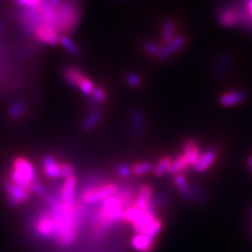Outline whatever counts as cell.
I'll list each match as a JSON object with an SVG mask.
<instances>
[{
    "instance_id": "ffe728a7",
    "label": "cell",
    "mask_w": 252,
    "mask_h": 252,
    "mask_svg": "<svg viewBox=\"0 0 252 252\" xmlns=\"http://www.w3.org/2000/svg\"><path fill=\"white\" fill-rule=\"evenodd\" d=\"M130 125H131L132 131L135 135L140 136L143 133L145 121H144L143 113H142L140 109L132 110L131 116H130Z\"/></svg>"
},
{
    "instance_id": "8fae6325",
    "label": "cell",
    "mask_w": 252,
    "mask_h": 252,
    "mask_svg": "<svg viewBox=\"0 0 252 252\" xmlns=\"http://www.w3.org/2000/svg\"><path fill=\"white\" fill-rule=\"evenodd\" d=\"M156 245V239L146 234L136 233L131 239V246L138 252H152Z\"/></svg>"
},
{
    "instance_id": "4316f807",
    "label": "cell",
    "mask_w": 252,
    "mask_h": 252,
    "mask_svg": "<svg viewBox=\"0 0 252 252\" xmlns=\"http://www.w3.org/2000/svg\"><path fill=\"white\" fill-rule=\"evenodd\" d=\"M170 163H171V159L169 157L167 156L162 157L159 160V162H158V164L155 165L154 172L156 177H162L165 175V173H167L170 166Z\"/></svg>"
},
{
    "instance_id": "f35d334b",
    "label": "cell",
    "mask_w": 252,
    "mask_h": 252,
    "mask_svg": "<svg viewBox=\"0 0 252 252\" xmlns=\"http://www.w3.org/2000/svg\"><path fill=\"white\" fill-rule=\"evenodd\" d=\"M251 216H252V208H251Z\"/></svg>"
},
{
    "instance_id": "e575fe53",
    "label": "cell",
    "mask_w": 252,
    "mask_h": 252,
    "mask_svg": "<svg viewBox=\"0 0 252 252\" xmlns=\"http://www.w3.org/2000/svg\"><path fill=\"white\" fill-rule=\"evenodd\" d=\"M20 7H27V6H36L40 3L41 0H14Z\"/></svg>"
},
{
    "instance_id": "4dcf8cb0",
    "label": "cell",
    "mask_w": 252,
    "mask_h": 252,
    "mask_svg": "<svg viewBox=\"0 0 252 252\" xmlns=\"http://www.w3.org/2000/svg\"><path fill=\"white\" fill-rule=\"evenodd\" d=\"M59 172H60V178H67L69 176L74 175V167L73 165H70L69 163L62 162L59 163Z\"/></svg>"
},
{
    "instance_id": "74e56055",
    "label": "cell",
    "mask_w": 252,
    "mask_h": 252,
    "mask_svg": "<svg viewBox=\"0 0 252 252\" xmlns=\"http://www.w3.org/2000/svg\"><path fill=\"white\" fill-rule=\"evenodd\" d=\"M4 28H5L4 23L2 21H0V33H1V32L4 30Z\"/></svg>"
},
{
    "instance_id": "d4e9b609",
    "label": "cell",
    "mask_w": 252,
    "mask_h": 252,
    "mask_svg": "<svg viewBox=\"0 0 252 252\" xmlns=\"http://www.w3.org/2000/svg\"><path fill=\"white\" fill-rule=\"evenodd\" d=\"M175 33H176V23L172 20H167L164 23L162 28V35H161L162 42H164L165 44L169 42L170 40H172V39L176 37Z\"/></svg>"
},
{
    "instance_id": "9a60e30c",
    "label": "cell",
    "mask_w": 252,
    "mask_h": 252,
    "mask_svg": "<svg viewBox=\"0 0 252 252\" xmlns=\"http://www.w3.org/2000/svg\"><path fill=\"white\" fill-rule=\"evenodd\" d=\"M183 155L185 156L189 166H194L200 158V148L194 140H188L183 146Z\"/></svg>"
},
{
    "instance_id": "7c38bea8",
    "label": "cell",
    "mask_w": 252,
    "mask_h": 252,
    "mask_svg": "<svg viewBox=\"0 0 252 252\" xmlns=\"http://www.w3.org/2000/svg\"><path fill=\"white\" fill-rule=\"evenodd\" d=\"M217 158H218L217 149L209 148L207 151H205L202 155H200L199 160L193 167L198 172L206 171L215 164V162L217 161Z\"/></svg>"
},
{
    "instance_id": "6da1fadb",
    "label": "cell",
    "mask_w": 252,
    "mask_h": 252,
    "mask_svg": "<svg viewBox=\"0 0 252 252\" xmlns=\"http://www.w3.org/2000/svg\"><path fill=\"white\" fill-rule=\"evenodd\" d=\"M44 200L55 224L53 241L61 248H69L77 240L84 218V207L79 202L73 206L62 204L57 193L47 192Z\"/></svg>"
},
{
    "instance_id": "cb8c5ba5",
    "label": "cell",
    "mask_w": 252,
    "mask_h": 252,
    "mask_svg": "<svg viewBox=\"0 0 252 252\" xmlns=\"http://www.w3.org/2000/svg\"><path fill=\"white\" fill-rule=\"evenodd\" d=\"M155 169V164L151 162H139L131 166V175L136 177H141L148 175Z\"/></svg>"
},
{
    "instance_id": "7a4b0ae2",
    "label": "cell",
    "mask_w": 252,
    "mask_h": 252,
    "mask_svg": "<svg viewBox=\"0 0 252 252\" xmlns=\"http://www.w3.org/2000/svg\"><path fill=\"white\" fill-rule=\"evenodd\" d=\"M81 14L79 11L76 0H62L57 7L56 29L60 35L70 34L76 30L80 22Z\"/></svg>"
},
{
    "instance_id": "3957f363",
    "label": "cell",
    "mask_w": 252,
    "mask_h": 252,
    "mask_svg": "<svg viewBox=\"0 0 252 252\" xmlns=\"http://www.w3.org/2000/svg\"><path fill=\"white\" fill-rule=\"evenodd\" d=\"M118 186L114 182L93 183L86 186L81 192V203L84 205H96L104 200L115 196L118 192Z\"/></svg>"
},
{
    "instance_id": "8992f818",
    "label": "cell",
    "mask_w": 252,
    "mask_h": 252,
    "mask_svg": "<svg viewBox=\"0 0 252 252\" xmlns=\"http://www.w3.org/2000/svg\"><path fill=\"white\" fill-rule=\"evenodd\" d=\"M4 191L6 201L12 207H17L20 204L26 203L31 194L28 189L14 184L11 180H7L4 182Z\"/></svg>"
},
{
    "instance_id": "e0dca14e",
    "label": "cell",
    "mask_w": 252,
    "mask_h": 252,
    "mask_svg": "<svg viewBox=\"0 0 252 252\" xmlns=\"http://www.w3.org/2000/svg\"><path fill=\"white\" fill-rule=\"evenodd\" d=\"M173 182H175V185L179 190V192L181 193V195H182L186 201H189V202L194 201L192 186L187 182L186 178L183 175H181V173L176 175L175 179H173Z\"/></svg>"
},
{
    "instance_id": "7402d4cb",
    "label": "cell",
    "mask_w": 252,
    "mask_h": 252,
    "mask_svg": "<svg viewBox=\"0 0 252 252\" xmlns=\"http://www.w3.org/2000/svg\"><path fill=\"white\" fill-rule=\"evenodd\" d=\"M189 166L188 162L186 160V158L184 155H180L178 156L175 160H171L170 166L168 169V173L171 176H176L179 175L181 171H183Z\"/></svg>"
},
{
    "instance_id": "1f68e13d",
    "label": "cell",
    "mask_w": 252,
    "mask_h": 252,
    "mask_svg": "<svg viewBox=\"0 0 252 252\" xmlns=\"http://www.w3.org/2000/svg\"><path fill=\"white\" fill-rule=\"evenodd\" d=\"M126 82H127V85L130 86V88L136 89L141 85L142 79L137 73H129L126 76Z\"/></svg>"
},
{
    "instance_id": "ac0fdd59",
    "label": "cell",
    "mask_w": 252,
    "mask_h": 252,
    "mask_svg": "<svg viewBox=\"0 0 252 252\" xmlns=\"http://www.w3.org/2000/svg\"><path fill=\"white\" fill-rule=\"evenodd\" d=\"M42 166H43V173L47 178H51V179L60 178L59 163L53 156L47 155L43 158Z\"/></svg>"
},
{
    "instance_id": "603a6c76",
    "label": "cell",
    "mask_w": 252,
    "mask_h": 252,
    "mask_svg": "<svg viewBox=\"0 0 252 252\" xmlns=\"http://www.w3.org/2000/svg\"><path fill=\"white\" fill-rule=\"evenodd\" d=\"M162 227H163V224L161 222V220L157 217L151 224L145 226L143 229H141L138 233L146 234L148 236H151V238L156 239L157 236L160 234V232L162 230Z\"/></svg>"
},
{
    "instance_id": "484cf974",
    "label": "cell",
    "mask_w": 252,
    "mask_h": 252,
    "mask_svg": "<svg viewBox=\"0 0 252 252\" xmlns=\"http://www.w3.org/2000/svg\"><path fill=\"white\" fill-rule=\"evenodd\" d=\"M231 66V57L228 54H223L220 55L217 65H216V69H217V74L219 76H224L229 67Z\"/></svg>"
},
{
    "instance_id": "d6a6232c",
    "label": "cell",
    "mask_w": 252,
    "mask_h": 252,
    "mask_svg": "<svg viewBox=\"0 0 252 252\" xmlns=\"http://www.w3.org/2000/svg\"><path fill=\"white\" fill-rule=\"evenodd\" d=\"M116 171L118 173V176H120L121 178H129L131 176V167L129 165L124 163L118 165Z\"/></svg>"
},
{
    "instance_id": "83f0119b",
    "label": "cell",
    "mask_w": 252,
    "mask_h": 252,
    "mask_svg": "<svg viewBox=\"0 0 252 252\" xmlns=\"http://www.w3.org/2000/svg\"><path fill=\"white\" fill-rule=\"evenodd\" d=\"M77 88L80 90V92L84 94V96L91 97V94H92L94 89L96 88V86H94V83L91 80V79L88 76L84 75L81 78V80L79 81Z\"/></svg>"
},
{
    "instance_id": "f1b7e54d",
    "label": "cell",
    "mask_w": 252,
    "mask_h": 252,
    "mask_svg": "<svg viewBox=\"0 0 252 252\" xmlns=\"http://www.w3.org/2000/svg\"><path fill=\"white\" fill-rule=\"evenodd\" d=\"M91 97L93 101L96 102V103H103L106 100V93L102 88H94Z\"/></svg>"
},
{
    "instance_id": "d6986e66",
    "label": "cell",
    "mask_w": 252,
    "mask_h": 252,
    "mask_svg": "<svg viewBox=\"0 0 252 252\" xmlns=\"http://www.w3.org/2000/svg\"><path fill=\"white\" fill-rule=\"evenodd\" d=\"M59 44L64 49L69 55H72L74 57H79L82 55V50L72 38H70L66 34H62L59 37Z\"/></svg>"
},
{
    "instance_id": "30bf717a",
    "label": "cell",
    "mask_w": 252,
    "mask_h": 252,
    "mask_svg": "<svg viewBox=\"0 0 252 252\" xmlns=\"http://www.w3.org/2000/svg\"><path fill=\"white\" fill-rule=\"evenodd\" d=\"M186 43V39L182 35H178L175 38L170 40L169 42L165 43L163 46H161L160 52L158 54V58L161 60H165L169 57H171L172 55H175L178 53L180 50H182L184 45Z\"/></svg>"
},
{
    "instance_id": "ba28073f",
    "label": "cell",
    "mask_w": 252,
    "mask_h": 252,
    "mask_svg": "<svg viewBox=\"0 0 252 252\" xmlns=\"http://www.w3.org/2000/svg\"><path fill=\"white\" fill-rule=\"evenodd\" d=\"M76 188H77L76 177L73 175L65 178L64 181H63L61 187L57 191L60 202L62 204L67 205V206H73V205H76L79 202L76 194Z\"/></svg>"
},
{
    "instance_id": "836d02e7",
    "label": "cell",
    "mask_w": 252,
    "mask_h": 252,
    "mask_svg": "<svg viewBox=\"0 0 252 252\" xmlns=\"http://www.w3.org/2000/svg\"><path fill=\"white\" fill-rule=\"evenodd\" d=\"M30 192H33V193H35L36 195H39V196H43V198H44V195L47 193L46 189L40 183L38 182V180L35 181V182L31 185Z\"/></svg>"
},
{
    "instance_id": "5b68a950",
    "label": "cell",
    "mask_w": 252,
    "mask_h": 252,
    "mask_svg": "<svg viewBox=\"0 0 252 252\" xmlns=\"http://www.w3.org/2000/svg\"><path fill=\"white\" fill-rule=\"evenodd\" d=\"M34 234L38 238L49 240L54 238L55 234V224L52 214L49 208L42 210L35 217L33 222Z\"/></svg>"
},
{
    "instance_id": "52a82bcc",
    "label": "cell",
    "mask_w": 252,
    "mask_h": 252,
    "mask_svg": "<svg viewBox=\"0 0 252 252\" xmlns=\"http://www.w3.org/2000/svg\"><path fill=\"white\" fill-rule=\"evenodd\" d=\"M218 20L220 26L225 28H235L241 26L242 15L240 4H228L219 11Z\"/></svg>"
},
{
    "instance_id": "d590c367",
    "label": "cell",
    "mask_w": 252,
    "mask_h": 252,
    "mask_svg": "<svg viewBox=\"0 0 252 252\" xmlns=\"http://www.w3.org/2000/svg\"><path fill=\"white\" fill-rule=\"evenodd\" d=\"M41 1L53 6V7H58L61 4L62 0H41Z\"/></svg>"
},
{
    "instance_id": "f546056e",
    "label": "cell",
    "mask_w": 252,
    "mask_h": 252,
    "mask_svg": "<svg viewBox=\"0 0 252 252\" xmlns=\"http://www.w3.org/2000/svg\"><path fill=\"white\" fill-rule=\"evenodd\" d=\"M161 49V45L156 42H145L143 45V51L149 56H158Z\"/></svg>"
},
{
    "instance_id": "44dd1931",
    "label": "cell",
    "mask_w": 252,
    "mask_h": 252,
    "mask_svg": "<svg viewBox=\"0 0 252 252\" xmlns=\"http://www.w3.org/2000/svg\"><path fill=\"white\" fill-rule=\"evenodd\" d=\"M26 114V103L21 100H15L7 108V116L12 120H17Z\"/></svg>"
},
{
    "instance_id": "5bb4252c",
    "label": "cell",
    "mask_w": 252,
    "mask_h": 252,
    "mask_svg": "<svg viewBox=\"0 0 252 252\" xmlns=\"http://www.w3.org/2000/svg\"><path fill=\"white\" fill-rule=\"evenodd\" d=\"M91 113L88 116V118L84 120V122L82 123V129L84 131H91L93 130L96 126L99 124V122L101 121L102 118V113L101 109L97 106L96 102H94L93 100H91Z\"/></svg>"
},
{
    "instance_id": "2e32d148",
    "label": "cell",
    "mask_w": 252,
    "mask_h": 252,
    "mask_svg": "<svg viewBox=\"0 0 252 252\" xmlns=\"http://www.w3.org/2000/svg\"><path fill=\"white\" fill-rule=\"evenodd\" d=\"M85 74L80 67L74 65L65 66L62 70V77L64 79V81L70 86H74V88H77L79 81L81 80V78Z\"/></svg>"
},
{
    "instance_id": "4fadbf2b",
    "label": "cell",
    "mask_w": 252,
    "mask_h": 252,
    "mask_svg": "<svg viewBox=\"0 0 252 252\" xmlns=\"http://www.w3.org/2000/svg\"><path fill=\"white\" fill-rule=\"evenodd\" d=\"M246 100V94L242 91H231L220 97V104L224 107H233L242 104Z\"/></svg>"
},
{
    "instance_id": "8d00e7d4",
    "label": "cell",
    "mask_w": 252,
    "mask_h": 252,
    "mask_svg": "<svg viewBox=\"0 0 252 252\" xmlns=\"http://www.w3.org/2000/svg\"><path fill=\"white\" fill-rule=\"evenodd\" d=\"M247 164H248V167H249V170H250V172L252 173V157L248 158V161H247Z\"/></svg>"
},
{
    "instance_id": "277c9868",
    "label": "cell",
    "mask_w": 252,
    "mask_h": 252,
    "mask_svg": "<svg viewBox=\"0 0 252 252\" xmlns=\"http://www.w3.org/2000/svg\"><path fill=\"white\" fill-rule=\"evenodd\" d=\"M13 169L10 173V180L16 185L22 188L28 189L30 191V187L33 184L36 178V171L32 163L23 157L15 158L13 161Z\"/></svg>"
},
{
    "instance_id": "9c48e42d",
    "label": "cell",
    "mask_w": 252,
    "mask_h": 252,
    "mask_svg": "<svg viewBox=\"0 0 252 252\" xmlns=\"http://www.w3.org/2000/svg\"><path fill=\"white\" fill-rule=\"evenodd\" d=\"M33 36L35 38V40L38 42L46 44V45H57L59 44V37L60 34L58 33L57 29L55 27L45 25V23H42V25L38 26L34 32H33Z\"/></svg>"
}]
</instances>
